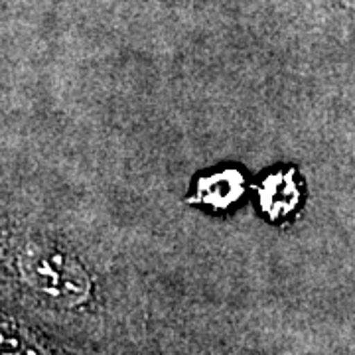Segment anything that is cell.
<instances>
[{
    "label": "cell",
    "instance_id": "1",
    "mask_svg": "<svg viewBox=\"0 0 355 355\" xmlns=\"http://www.w3.org/2000/svg\"><path fill=\"white\" fill-rule=\"evenodd\" d=\"M20 270L30 286L55 302L73 306L87 298L89 277L83 266L58 249L32 245L20 259Z\"/></svg>",
    "mask_w": 355,
    "mask_h": 355
},
{
    "label": "cell",
    "instance_id": "2",
    "mask_svg": "<svg viewBox=\"0 0 355 355\" xmlns=\"http://www.w3.org/2000/svg\"><path fill=\"white\" fill-rule=\"evenodd\" d=\"M298 198H300V191H298V184L292 176V172H279V174L268 176L261 188L263 209L272 219L291 214L298 203Z\"/></svg>",
    "mask_w": 355,
    "mask_h": 355
},
{
    "label": "cell",
    "instance_id": "3",
    "mask_svg": "<svg viewBox=\"0 0 355 355\" xmlns=\"http://www.w3.org/2000/svg\"><path fill=\"white\" fill-rule=\"evenodd\" d=\"M243 191V178L239 172H221L216 176H209L200 184L198 200L216 207H227L235 202Z\"/></svg>",
    "mask_w": 355,
    "mask_h": 355
},
{
    "label": "cell",
    "instance_id": "4",
    "mask_svg": "<svg viewBox=\"0 0 355 355\" xmlns=\"http://www.w3.org/2000/svg\"><path fill=\"white\" fill-rule=\"evenodd\" d=\"M343 4H345V6H352V8H355V0H342Z\"/></svg>",
    "mask_w": 355,
    "mask_h": 355
}]
</instances>
